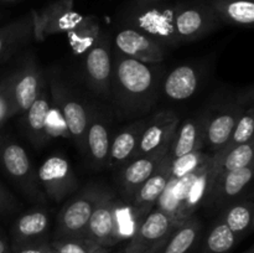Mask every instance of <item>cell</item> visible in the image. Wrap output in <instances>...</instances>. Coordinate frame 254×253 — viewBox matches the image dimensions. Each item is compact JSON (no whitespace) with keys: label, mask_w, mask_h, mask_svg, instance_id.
Listing matches in <instances>:
<instances>
[{"label":"cell","mask_w":254,"mask_h":253,"mask_svg":"<svg viewBox=\"0 0 254 253\" xmlns=\"http://www.w3.org/2000/svg\"><path fill=\"white\" fill-rule=\"evenodd\" d=\"M11 253H54L50 243L45 241H39V242L30 243V245L24 246V247L16 248Z\"/></svg>","instance_id":"cell-38"},{"label":"cell","mask_w":254,"mask_h":253,"mask_svg":"<svg viewBox=\"0 0 254 253\" xmlns=\"http://www.w3.org/2000/svg\"><path fill=\"white\" fill-rule=\"evenodd\" d=\"M146 123H148L146 119L136 122L135 124L123 129L114 136L113 141H111L108 159H107L109 166L122 165L134 158V154L138 148L139 139H140Z\"/></svg>","instance_id":"cell-23"},{"label":"cell","mask_w":254,"mask_h":253,"mask_svg":"<svg viewBox=\"0 0 254 253\" xmlns=\"http://www.w3.org/2000/svg\"><path fill=\"white\" fill-rule=\"evenodd\" d=\"M17 208H19V203L15 200V197H12L11 193L0 185V213L7 215V213L17 211Z\"/></svg>","instance_id":"cell-37"},{"label":"cell","mask_w":254,"mask_h":253,"mask_svg":"<svg viewBox=\"0 0 254 253\" xmlns=\"http://www.w3.org/2000/svg\"><path fill=\"white\" fill-rule=\"evenodd\" d=\"M5 79L15 114L26 111L37 98L45 84L41 72L32 59L25 61L15 73Z\"/></svg>","instance_id":"cell-10"},{"label":"cell","mask_w":254,"mask_h":253,"mask_svg":"<svg viewBox=\"0 0 254 253\" xmlns=\"http://www.w3.org/2000/svg\"><path fill=\"white\" fill-rule=\"evenodd\" d=\"M109 148L111 136L107 124L96 117L89 118L86 133V149H88L92 160L98 165H102L108 159Z\"/></svg>","instance_id":"cell-27"},{"label":"cell","mask_w":254,"mask_h":253,"mask_svg":"<svg viewBox=\"0 0 254 253\" xmlns=\"http://www.w3.org/2000/svg\"><path fill=\"white\" fill-rule=\"evenodd\" d=\"M245 253H253V248H250V250H248L247 252H245Z\"/></svg>","instance_id":"cell-43"},{"label":"cell","mask_w":254,"mask_h":253,"mask_svg":"<svg viewBox=\"0 0 254 253\" xmlns=\"http://www.w3.org/2000/svg\"><path fill=\"white\" fill-rule=\"evenodd\" d=\"M175 2H148L134 0L126 10L128 27L138 30L158 41L164 47H175L179 44L174 27Z\"/></svg>","instance_id":"cell-3"},{"label":"cell","mask_w":254,"mask_h":253,"mask_svg":"<svg viewBox=\"0 0 254 253\" xmlns=\"http://www.w3.org/2000/svg\"><path fill=\"white\" fill-rule=\"evenodd\" d=\"M198 74L193 67L183 64L174 68L168 74L164 83L166 96L175 101L188 99L197 91Z\"/></svg>","instance_id":"cell-25"},{"label":"cell","mask_w":254,"mask_h":253,"mask_svg":"<svg viewBox=\"0 0 254 253\" xmlns=\"http://www.w3.org/2000/svg\"><path fill=\"white\" fill-rule=\"evenodd\" d=\"M37 180L45 193L56 202L71 195L77 189V178L68 160L64 156L52 155L37 170Z\"/></svg>","instance_id":"cell-9"},{"label":"cell","mask_w":254,"mask_h":253,"mask_svg":"<svg viewBox=\"0 0 254 253\" xmlns=\"http://www.w3.org/2000/svg\"><path fill=\"white\" fill-rule=\"evenodd\" d=\"M49 227L50 216L44 210H32L20 216L12 226L15 250L41 241Z\"/></svg>","instance_id":"cell-21"},{"label":"cell","mask_w":254,"mask_h":253,"mask_svg":"<svg viewBox=\"0 0 254 253\" xmlns=\"http://www.w3.org/2000/svg\"><path fill=\"white\" fill-rule=\"evenodd\" d=\"M200 222L190 217L174 228L160 253H188L200 233Z\"/></svg>","instance_id":"cell-28"},{"label":"cell","mask_w":254,"mask_h":253,"mask_svg":"<svg viewBox=\"0 0 254 253\" xmlns=\"http://www.w3.org/2000/svg\"><path fill=\"white\" fill-rule=\"evenodd\" d=\"M12 116H15V112L10 99L6 79H2L0 82V128Z\"/></svg>","instance_id":"cell-36"},{"label":"cell","mask_w":254,"mask_h":253,"mask_svg":"<svg viewBox=\"0 0 254 253\" xmlns=\"http://www.w3.org/2000/svg\"><path fill=\"white\" fill-rule=\"evenodd\" d=\"M170 144L171 143L166 144L163 148L150 154L131 159L122 169L121 174H119V185H121V190L127 200H133L138 189L153 175L159 164L165 158L166 153L170 148Z\"/></svg>","instance_id":"cell-13"},{"label":"cell","mask_w":254,"mask_h":253,"mask_svg":"<svg viewBox=\"0 0 254 253\" xmlns=\"http://www.w3.org/2000/svg\"><path fill=\"white\" fill-rule=\"evenodd\" d=\"M54 253H93L101 246L87 237L55 240L50 243Z\"/></svg>","instance_id":"cell-35"},{"label":"cell","mask_w":254,"mask_h":253,"mask_svg":"<svg viewBox=\"0 0 254 253\" xmlns=\"http://www.w3.org/2000/svg\"><path fill=\"white\" fill-rule=\"evenodd\" d=\"M237 238V236L222 221L208 233L206 240V253H227L236 245Z\"/></svg>","instance_id":"cell-32"},{"label":"cell","mask_w":254,"mask_h":253,"mask_svg":"<svg viewBox=\"0 0 254 253\" xmlns=\"http://www.w3.org/2000/svg\"><path fill=\"white\" fill-rule=\"evenodd\" d=\"M114 44L119 54L144 63H156L165 57L163 45L133 27L122 29L114 37Z\"/></svg>","instance_id":"cell-12"},{"label":"cell","mask_w":254,"mask_h":253,"mask_svg":"<svg viewBox=\"0 0 254 253\" xmlns=\"http://www.w3.org/2000/svg\"><path fill=\"white\" fill-rule=\"evenodd\" d=\"M103 193L104 191L92 186L71 198L57 215L56 240L84 237L92 212Z\"/></svg>","instance_id":"cell-5"},{"label":"cell","mask_w":254,"mask_h":253,"mask_svg":"<svg viewBox=\"0 0 254 253\" xmlns=\"http://www.w3.org/2000/svg\"><path fill=\"white\" fill-rule=\"evenodd\" d=\"M174 228L173 220L165 212L154 207L121 253H160L163 247L160 242L173 232Z\"/></svg>","instance_id":"cell-8"},{"label":"cell","mask_w":254,"mask_h":253,"mask_svg":"<svg viewBox=\"0 0 254 253\" xmlns=\"http://www.w3.org/2000/svg\"><path fill=\"white\" fill-rule=\"evenodd\" d=\"M114 77L121 94L130 102L144 101L153 91L155 79L148 63L123 55L117 59Z\"/></svg>","instance_id":"cell-7"},{"label":"cell","mask_w":254,"mask_h":253,"mask_svg":"<svg viewBox=\"0 0 254 253\" xmlns=\"http://www.w3.org/2000/svg\"><path fill=\"white\" fill-rule=\"evenodd\" d=\"M217 175L215 154L208 155L193 171L178 180H169L154 207L165 212L178 227L206 202Z\"/></svg>","instance_id":"cell-1"},{"label":"cell","mask_w":254,"mask_h":253,"mask_svg":"<svg viewBox=\"0 0 254 253\" xmlns=\"http://www.w3.org/2000/svg\"><path fill=\"white\" fill-rule=\"evenodd\" d=\"M0 253H11L9 245H7V241L5 240L1 233H0Z\"/></svg>","instance_id":"cell-39"},{"label":"cell","mask_w":254,"mask_h":253,"mask_svg":"<svg viewBox=\"0 0 254 253\" xmlns=\"http://www.w3.org/2000/svg\"><path fill=\"white\" fill-rule=\"evenodd\" d=\"M51 94L46 88V84H44L34 103L24 112V126L26 129V134L36 146L42 145L49 140L46 126L47 117L51 109Z\"/></svg>","instance_id":"cell-18"},{"label":"cell","mask_w":254,"mask_h":253,"mask_svg":"<svg viewBox=\"0 0 254 253\" xmlns=\"http://www.w3.org/2000/svg\"><path fill=\"white\" fill-rule=\"evenodd\" d=\"M221 22L207 0H184L174 6V27L180 42L195 41L212 32Z\"/></svg>","instance_id":"cell-4"},{"label":"cell","mask_w":254,"mask_h":253,"mask_svg":"<svg viewBox=\"0 0 254 253\" xmlns=\"http://www.w3.org/2000/svg\"><path fill=\"white\" fill-rule=\"evenodd\" d=\"M34 35L45 37L56 32L69 31L81 20V15L73 10V0H56L37 12H32Z\"/></svg>","instance_id":"cell-11"},{"label":"cell","mask_w":254,"mask_h":253,"mask_svg":"<svg viewBox=\"0 0 254 253\" xmlns=\"http://www.w3.org/2000/svg\"><path fill=\"white\" fill-rule=\"evenodd\" d=\"M0 161L9 178L30 200L37 203L46 202V197L39 188L37 175L35 174L29 155L20 144L14 141H5L1 144Z\"/></svg>","instance_id":"cell-6"},{"label":"cell","mask_w":254,"mask_h":253,"mask_svg":"<svg viewBox=\"0 0 254 253\" xmlns=\"http://www.w3.org/2000/svg\"><path fill=\"white\" fill-rule=\"evenodd\" d=\"M51 92L57 111L64 119L68 134L73 138L79 148L86 149V133L89 117L83 104L69 96L62 87L52 86Z\"/></svg>","instance_id":"cell-14"},{"label":"cell","mask_w":254,"mask_h":253,"mask_svg":"<svg viewBox=\"0 0 254 253\" xmlns=\"http://www.w3.org/2000/svg\"><path fill=\"white\" fill-rule=\"evenodd\" d=\"M253 156V139L228 150L222 148L215 153L217 173H227L246 168L252 164Z\"/></svg>","instance_id":"cell-29"},{"label":"cell","mask_w":254,"mask_h":253,"mask_svg":"<svg viewBox=\"0 0 254 253\" xmlns=\"http://www.w3.org/2000/svg\"><path fill=\"white\" fill-rule=\"evenodd\" d=\"M207 158L208 154H205L202 150H196L174 159L173 163H171L170 179L169 180H178V179L183 178L186 174L191 173L196 168H198Z\"/></svg>","instance_id":"cell-34"},{"label":"cell","mask_w":254,"mask_h":253,"mask_svg":"<svg viewBox=\"0 0 254 253\" xmlns=\"http://www.w3.org/2000/svg\"><path fill=\"white\" fill-rule=\"evenodd\" d=\"M34 35L31 15L0 27V61L9 56L17 46L26 42Z\"/></svg>","instance_id":"cell-26"},{"label":"cell","mask_w":254,"mask_h":253,"mask_svg":"<svg viewBox=\"0 0 254 253\" xmlns=\"http://www.w3.org/2000/svg\"><path fill=\"white\" fill-rule=\"evenodd\" d=\"M9 1H19V0H0V2H9Z\"/></svg>","instance_id":"cell-42"},{"label":"cell","mask_w":254,"mask_h":253,"mask_svg":"<svg viewBox=\"0 0 254 253\" xmlns=\"http://www.w3.org/2000/svg\"><path fill=\"white\" fill-rule=\"evenodd\" d=\"M252 202L233 203L223 217V222L230 227V230L237 237L245 235L251 227L253 221Z\"/></svg>","instance_id":"cell-31"},{"label":"cell","mask_w":254,"mask_h":253,"mask_svg":"<svg viewBox=\"0 0 254 253\" xmlns=\"http://www.w3.org/2000/svg\"><path fill=\"white\" fill-rule=\"evenodd\" d=\"M221 24L252 26L254 24L253 0H207Z\"/></svg>","instance_id":"cell-24"},{"label":"cell","mask_w":254,"mask_h":253,"mask_svg":"<svg viewBox=\"0 0 254 253\" xmlns=\"http://www.w3.org/2000/svg\"><path fill=\"white\" fill-rule=\"evenodd\" d=\"M143 1H148V2H169L170 0H143Z\"/></svg>","instance_id":"cell-41"},{"label":"cell","mask_w":254,"mask_h":253,"mask_svg":"<svg viewBox=\"0 0 254 253\" xmlns=\"http://www.w3.org/2000/svg\"><path fill=\"white\" fill-rule=\"evenodd\" d=\"M254 131V113L253 107H250L247 111H243L236 123L233 133L231 135L228 143L223 146V149H232L235 146L245 144L253 139Z\"/></svg>","instance_id":"cell-33"},{"label":"cell","mask_w":254,"mask_h":253,"mask_svg":"<svg viewBox=\"0 0 254 253\" xmlns=\"http://www.w3.org/2000/svg\"><path fill=\"white\" fill-rule=\"evenodd\" d=\"M148 212L136 207L131 201H123L104 191L92 212L84 237L101 247H112L133 237Z\"/></svg>","instance_id":"cell-2"},{"label":"cell","mask_w":254,"mask_h":253,"mask_svg":"<svg viewBox=\"0 0 254 253\" xmlns=\"http://www.w3.org/2000/svg\"><path fill=\"white\" fill-rule=\"evenodd\" d=\"M67 34L74 54L83 55L96 45L102 31L92 17L82 16L81 20L69 31H67Z\"/></svg>","instance_id":"cell-30"},{"label":"cell","mask_w":254,"mask_h":253,"mask_svg":"<svg viewBox=\"0 0 254 253\" xmlns=\"http://www.w3.org/2000/svg\"><path fill=\"white\" fill-rule=\"evenodd\" d=\"M84 64L88 81L94 91L108 97L112 88V59L111 49L103 32L96 45L86 54Z\"/></svg>","instance_id":"cell-16"},{"label":"cell","mask_w":254,"mask_h":253,"mask_svg":"<svg viewBox=\"0 0 254 253\" xmlns=\"http://www.w3.org/2000/svg\"><path fill=\"white\" fill-rule=\"evenodd\" d=\"M242 112L240 107H232L205 118V144L215 153L228 143Z\"/></svg>","instance_id":"cell-20"},{"label":"cell","mask_w":254,"mask_h":253,"mask_svg":"<svg viewBox=\"0 0 254 253\" xmlns=\"http://www.w3.org/2000/svg\"><path fill=\"white\" fill-rule=\"evenodd\" d=\"M93 253H109V250L108 247H99Z\"/></svg>","instance_id":"cell-40"},{"label":"cell","mask_w":254,"mask_h":253,"mask_svg":"<svg viewBox=\"0 0 254 253\" xmlns=\"http://www.w3.org/2000/svg\"><path fill=\"white\" fill-rule=\"evenodd\" d=\"M253 176V164L238 170L218 174L213 184L212 191L207 197L208 203L225 205L240 195L251 183Z\"/></svg>","instance_id":"cell-17"},{"label":"cell","mask_w":254,"mask_h":253,"mask_svg":"<svg viewBox=\"0 0 254 253\" xmlns=\"http://www.w3.org/2000/svg\"><path fill=\"white\" fill-rule=\"evenodd\" d=\"M205 145V118L188 119L175 131L169 148L171 159L186 155L192 151L201 150Z\"/></svg>","instance_id":"cell-22"},{"label":"cell","mask_w":254,"mask_h":253,"mask_svg":"<svg viewBox=\"0 0 254 253\" xmlns=\"http://www.w3.org/2000/svg\"><path fill=\"white\" fill-rule=\"evenodd\" d=\"M179 126V118L174 112L163 111L148 121L136 148L134 158L146 155L159 150L166 144L171 143ZM133 158V159H134Z\"/></svg>","instance_id":"cell-15"},{"label":"cell","mask_w":254,"mask_h":253,"mask_svg":"<svg viewBox=\"0 0 254 253\" xmlns=\"http://www.w3.org/2000/svg\"><path fill=\"white\" fill-rule=\"evenodd\" d=\"M171 163H173V159L169 155V153H166L165 158L161 160V163L159 164V166L154 171L153 175L138 189V191L134 195L131 202L136 207L141 208V210L148 213L153 210L154 205L159 200V197L164 192V190H165L166 185L169 183Z\"/></svg>","instance_id":"cell-19"}]
</instances>
